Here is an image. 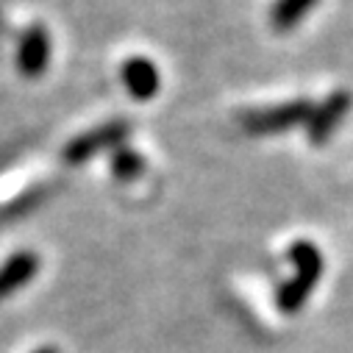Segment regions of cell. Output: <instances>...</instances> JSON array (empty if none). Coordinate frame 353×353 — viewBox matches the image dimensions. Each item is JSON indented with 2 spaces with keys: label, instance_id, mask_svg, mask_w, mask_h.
<instances>
[{
  "label": "cell",
  "instance_id": "cell-3",
  "mask_svg": "<svg viewBox=\"0 0 353 353\" xmlns=\"http://www.w3.org/2000/svg\"><path fill=\"white\" fill-rule=\"evenodd\" d=\"M131 125L125 120H112V123H103L92 131H86L81 137H75L72 142H67L64 148V161L67 164H83V161H90L95 153L101 150H109L114 145H123V139L128 137Z\"/></svg>",
  "mask_w": 353,
  "mask_h": 353
},
{
  "label": "cell",
  "instance_id": "cell-9",
  "mask_svg": "<svg viewBox=\"0 0 353 353\" xmlns=\"http://www.w3.org/2000/svg\"><path fill=\"white\" fill-rule=\"evenodd\" d=\"M142 170H145V159H142L137 150H131V148H120V150H114L112 172L117 175L120 181H131V179H137Z\"/></svg>",
  "mask_w": 353,
  "mask_h": 353
},
{
  "label": "cell",
  "instance_id": "cell-4",
  "mask_svg": "<svg viewBox=\"0 0 353 353\" xmlns=\"http://www.w3.org/2000/svg\"><path fill=\"white\" fill-rule=\"evenodd\" d=\"M350 106H353V95L347 90H336L317 109H312V117L306 120L309 142L312 145H325L331 139V134L339 128V123L347 117Z\"/></svg>",
  "mask_w": 353,
  "mask_h": 353
},
{
  "label": "cell",
  "instance_id": "cell-1",
  "mask_svg": "<svg viewBox=\"0 0 353 353\" xmlns=\"http://www.w3.org/2000/svg\"><path fill=\"white\" fill-rule=\"evenodd\" d=\"M290 261L295 268V276L290 281L281 284L279 290V309L284 314H295L298 309L306 306L312 290L317 287V281L323 279V268H325V259L320 253V248L309 239H298L290 245Z\"/></svg>",
  "mask_w": 353,
  "mask_h": 353
},
{
  "label": "cell",
  "instance_id": "cell-2",
  "mask_svg": "<svg viewBox=\"0 0 353 353\" xmlns=\"http://www.w3.org/2000/svg\"><path fill=\"white\" fill-rule=\"evenodd\" d=\"M312 101L301 98V101H287L279 106H268V109H253L245 112L239 117L242 128L250 134H276V131H287L295 128L301 123H306L312 117Z\"/></svg>",
  "mask_w": 353,
  "mask_h": 353
},
{
  "label": "cell",
  "instance_id": "cell-8",
  "mask_svg": "<svg viewBox=\"0 0 353 353\" xmlns=\"http://www.w3.org/2000/svg\"><path fill=\"white\" fill-rule=\"evenodd\" d=\"M320 3V0H276L270 9V26L276 34H290L306 20V14Z\"/></svg>",
  "mask_w": 353,
  "mask_h": 353
},
{
  "label": "cell",
  "instance_id": "cell-7",
  "mask_svg": "<svg viewBox=\"0 0 353 353\" xmlns=\"http://www.w3.org/2000/svg\"><path fill=\"white\" fill-rule=\"evenodd\" d=\"M120 78H123L125 90H128V95L134 101H150V98H156L159 86H161V78H159L156 64L150 59H145V56L128 59L123 64V70H120Z\"/></svg>",
  "mask_w": 353,
  "mask_h": 353
},
{
  "label": "cell",
  "instance_id": "cell-5",
  "mask_svg": "<svg viewBox=\"0 0 353 353\" xmlns=\"http://www.w3.org/2000/svg\"><path fill=\"white\" fill-rule=\"evenodd\" d=\"M39 273V256L34 250H17L0 264V301L12 298Z\"/></svg>",
  "mask_w": 353,
  "mask_h": 353
},
{
  "label": "cell",
  "instance_id": "cell-6",
  "mask_svg": "<svg viewBox=\"0 0 353 353\" xmlns=\"http://www.w3.org/2000/svg\"><path fill=\"white\" fill-rule=\"evenodd\" d=\"M48 61H50V37L48 31L37 23L26 31L23 42H20V50H17V67L26 78H39L45 70H48Z\"/></svg>",
  "mask_w": 353,
  "mask_h": 353
},
{
  "label": "cell",
  "instance_id": "cell-10",
  "mask_svg": "<svg viewBox=\"0 0 353 353\" xmlns=\"http://www.w3.org/2000/svg\"><path fill=\"white\" fill-rule=\"evenodd\" d=\"M34 353H61L59 347H50V345H45V347H37Z\"/></svg>",
  "mask_w": 353,
  "mask_h": 353
}]
</instances>
